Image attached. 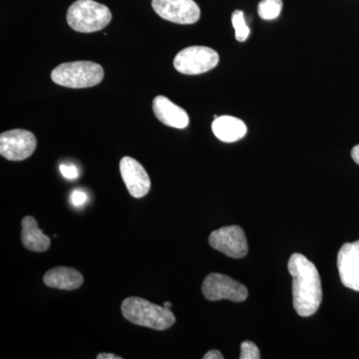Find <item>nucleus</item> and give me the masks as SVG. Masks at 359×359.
<instances>
[{
  "label": "nucleus",
  "instance_id": "f257e3e1",
  "mask_svg": "<svg viewBox=\"0 0 359 359\" xmlns=\"http://www.w3.org/2000/svg\"><path fill=\"white\" fill-rule=\"evenodd\" d=\"M287 269L292 278V299L297 314L304 318L313 316L323 301V287L318 269L308 257L294 254Z\"/></svg>",
  "mask_w": 359,
  "mask_h": 359
},
{
  "label": "nucleus",
  "instance_id": "f03ea898",
  "mask_svg": "<svg viewBox=\"0 0 359 359\" xmlns=\"http://www.w3.org/2000/svg\"><path fill=\"white\" fill-rule=\"evenodd\" d=\"M121 311L130 323L156 330H168L176 321L170 309L157 306L142 297H127L122 302Z\"/></svg>",
  "mask_w": 359,
  "mask_h": 359
},
{
  "label": "nucleus",
  "instance_id": "7ed1b4c3",
  "mask_svg": "<svg viewBox=\"0 0 359 359\" xmlns=\"http://www.w3.org/2000/svg\"><path fill=\"white\" fill-rule=\"evenodd\" d=\"M66 20L75 32L92 33L109 25L112 13L107 6L94 0H77L68 8Z\"/></svg>",
  "mask_w": 359,
  "mask_h": 359
},
{
  "label": "nucleus",
  "instance_id": "20e7f679",
  "mask_svg": "<svg viewBox=\"0 0 359 359\" xmlns=\"http://www.w3.org/2000/svg\"><path fill=\"white\" fill-rule=\"evenodd\" d=\"M103 78L102 66L92 61L63 63L51 72V79L54 83L74 89L96 86L102 81Z\"/></svg>",
  "mask_w": 359,
  "mask_h": 359
},
{
  "label": "nucleus",
  "instance_id": "39448f33",
  "mask_svg": "<svg viewBox=\"0 0 359 359\" xmlns=\"http://www.w3.org/2000/svg\"><path fill=\"white\" fill-rule=\"evenodd\" d=\"M218 52L205 46H191L183 49L174 59V67L182 74L199 75L218 65Z\"/></svg>",
  "mask_w": 359,
  "mask_h": 359
},
{
  "label": "nucleus",
  "instance_id": "423d86ee",
  "mask_svg": "<svg viewBox=\"0 0 359 359\" xmlns=\"http://www.w3.org/2000/svg\"><path fill=\"white\" fill-rule=\"evenodd\" d=\"M203 294L208 301L217 302L229 299L242 302L247 299L249 292L243 283L222 273H211L205 278L202 285Z\"/></svg>",
  "mask_w": 359,
  "mask_h": 359
},
{
  "label": "nucleus",
  "instance_id": "0eeeda50",
  "mask_svg": "<svg viewBox=\"0 0 359 359\" xmlns=\"http://www.w3.org/2000/svg\"><path fill=\"white\" fill-rule=\"evenodd\" d=\"M36 147V137L27 130H9L0 135V155L7 160L27 159L34 153Z\"/></svg>",
  "mask_w": 359,
  "mask_h": 359
},
{
  "label": "nucleus",
  "instance_id": "6e6552de",
  "mask_svg": "<svg viewBox=\"0 0 359 359\" xmlns=\"http://www.w3.org/2000/svg\"><path fill=\"white\" fill-rule=\"evenodd\" d=\"M209 244L212 249L233 259H242L249 250L245 231L238 226H223L212 231Z\"/></svg>",
  "mask_w": 359,
  "mask_h": 359
},
{
  "label": "nucleus",
  "instance_id": "1a4fd4ad",
  "mask_svg": "<svg viewBox=\"0 0 359 359\" xmlns=\"http://www.w3.org/2000/svg\"><path fill=\"white\" fill-rule=\"evenodd\" d=\"M152 7L161 18L178 25H194L200 20V7L194 0H152Z\"/></svg>",
  "mask_w": 359,
  "mask_h": 359
},
{
  "label": "nucleus",
  "instance_id": "9d476101",
  "mask_svg": "<svg viewBox=\"0 0 359 359\" xmlns=\"http://www.w3.org/2000/svg\"><path fill=\"white\" fill-rule=\"evenodd\" d=\"M337 268L342 285L359 292V241L346 243L340 248Z\"/></svg>",
  "mask_w": 359,
  "mask_h": 359
},
{
  "label": "nucleus",
  "instance_id": "9b49d317",
  "mask_svg": "<svg viewBox=\"0 0 359 359\" xmlns=\"http://www.w3.org/2000/svg\"><path fill=\"white\" fill-rule=\"evenodd\" d=\"M120 173L132 197L140 199L147 195L151 188L150 177L138 161L131 157L122 158Z\"/></svg>",
  "mask_w": 359,
  "mask_h": 359
},
{
  "label": "nucleus",
  "instance_id": "f8f14e48",
  "mask_svg": "<svg viewBox=\"0 0 359 359\" xmlns=\"http://www.w3.org/2000/svg\"><path fill=\"white\" fill-rule=\"evenodd\" d=\"M153 110L161 123L172 128L185 129L190 122L188 113L165 96L155 97Z\"/></svg>",
  "mask_w": 359,
  "mask_h": 359
},
{
  "label": "nucleus",
  "instance_id": "ddd939ff",
  "mask_svg": "<svg viewBox=\"0 0 359 359\" xmlns=\"http://www.w3.org/2000/svg\"><path fill=\"white\" fill-rule=\"evenodd\" d=\"M43 282L52 289L73 290L83 285L84 278L80 271L67 266H57L47 271Z\"/></svg>",
  "mask_w": 359,
  "mask_h": 359
},
{
  "label": "nucleus",
  "instance_id": "4468645a",
  "mask_svg": "<svg viewBox=\"0 0 359 359\" xmlns=\"http://www.w3.org/2000/svg\"><path fill=\"white\" fill-rule=\"evenodd\" d=\"M212 133L224 143H233L244 138L248 129L245 122L233 116H219L212 124Z\"/></svg>",
  "mask_w": 359,
  "mask_h": 359
},
{
  "label": "nucleus",
  "instance_id": "2eb2a0df",
  "mask_svg": "<svg viewBox=\"0 0 359 359\" xmlns=\"http://www.w3.org/2000/svg\"><path fill=\"white\" fill-rule=\"evenodd\" d=\"M21 241L26 249L32 252H46L50 247V238L40 230L39 223L33 217L27 216L23 218Z\"/></svg>",
  "mask_w": 359,
  "mask_h": 359
},
{
  "label": "nucleus",
  "instance_id": "dca6fc26",
  "mask_svg": "<svg viewBox=\"0 0 359 359\" xmlns=\"http://www.w3.org/2000/svg\"><path fill=\"white\" fill-rule=\"evenodd\" d=\"M282 9L283 0H262L257 7V13L264 20H273L280 16Z\"/></svg>",
  "mask_w": 359,
  "mask_h": 359
},
{
  "label": "nucleus",
  "instance_id": "f3484780",
  "mask_svg": "<svg viewBox=\"0 0 359 359\" xmlns=\"http://www.w3.org/2000/svg\"><path fill=\"white\" fill-rule=\"evenodd\" d=\"M231 23L236 32L238 41L244 42L250 36V30L245 20V14L242 11H235L231 14Z\"/></svg>",
  "mask_w": 359,
  "mask_h": 359
},
{
  "label": "nucleus",
  "instance_id": "a211bd4d",
  "mask_svg": "<svg viewBox=\"0 0 359 359\" xmlns=\"http://www.w3.org/2000/svg\"><path fill=\"white\" fill-rule=\"evenodd\" d=\"M241 359H259L261 358V353L256 344L252 341L243 342L241 344Z\"/></svg>",
  "mask_w": 359,
  "mask_h": 359
},
{
  "label": "nucleus",
  "instance_id": "6ab92c4d",
  "mask_svg": "<svg viewBox=\"0 0 359 359\" xmlns=\"http://www.w3.org/2000/svg\"><path fill=\"white\" fill-rule=\"evenodd\" d=\"M60 169L61 174L66 179L73 180L77 179L78 176H79V171H78V168L74 166V165H60L59 167Z\"/></svg>",
  "mask_w": 359,
  "mask_h": 359
},
{
  "label": "nucleus",
  "instance_id": "aec40b11",
  "mask_svg": "<svg viewBox=\"0 0 359 359\" xmlns=\"http://www.w3.org/2000/svg\"><path fill=\"white\" fill-rule=\"evenodd\" d=\"M87 200V195L83 191L75 190L74 192L71 194V202L75 207H79L85 204Z\"/></svg>",
  "mask_w": 359,
  "mask_h": 359
},
{
  "label": "nucleus",
  "instance_id": "412c9836",
  "mask_svg": "<svg viewBox=\"0 0 359 359\" xmlns=\"http://www.w3.org/2000/svg\"><path fill=\"white\" fill-rule=\"evenodd\" d=\"M203 358H204V359H223L224 356H223V354L219 353V351H217V349H212V351H210L209 353H205V355L203 356Z\"/></svg>",
  "mask_w": 359,
  "mask_h": 359
},
{
  "label": "nucleus",
  "instance_id": "4be33fe9",
  "mask_svg": "<svg viewBox=\"0 0 359 359\" xmlns=\"http://www.w3.org/2000/svg\"><path fill=\"white\" fill-rule=\"evenodd\" d=\"M97 359H122V358L112 353H99Z\"/></svg>",
  "mask_w": 359,
  "mask_h": 359
},
{
  "label": "nucleus",
  "instance_id": "5701e85b",
  "mask_svg": "<svg viewBox=\"0 0 359 359\" xmlns=\"http://www.w3.org/2000/svg\"><path fill=\"white\" fill-rule=\"evenodd\" d=\"M351 157H353L354 162L359 165V144L353 147V151H351Z\"/></svg>",
  "mask_w": 359,
  "mask_h": 359
},
{
  "label": "nucleus",
  "instance_id": "b1692460",
  "mask_svg": "<svg viewBox=\"0 0 359 359\" xmlns=\"http://www.w3.org/2000/svg\"><path fill=\"white\" fill-rule=\"evenodd\" d=\"M164 306H165V308L170 309L172 306V304H171V302H166L164 304Z\"/></svg>",
  "mask_w": 359,
  "mask_h": 359
}]
</instances>
